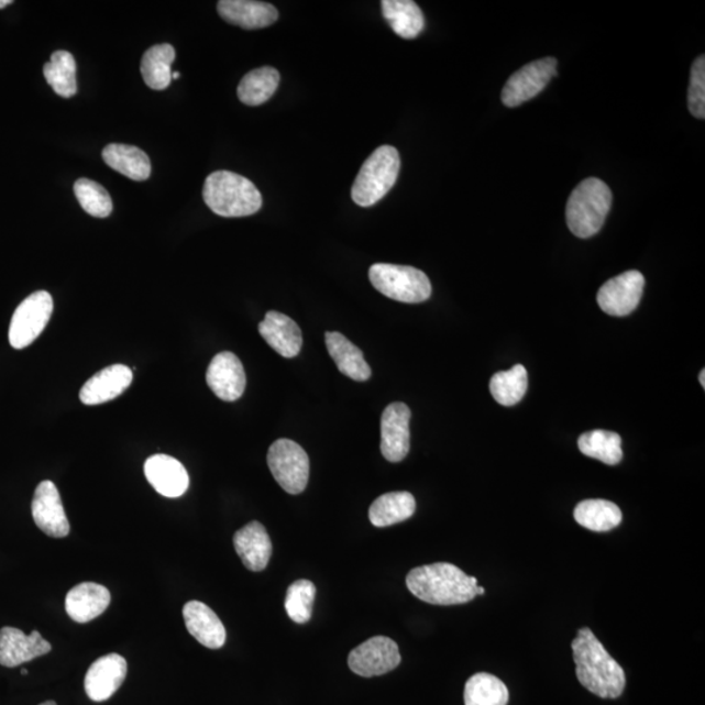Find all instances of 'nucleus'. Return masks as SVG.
Here are the masks:
<instances>
[{
	"instance_id": "obj_1",
	"label": "nucleus",
	"mask_w": 705,
	"mask_h": 705,
	"mask_svg": "<svg viewBox=\"0 0 705 705\" xmlns=\"http://www.w3.org/2000/svg\"><path fill=\"white\" fill-rule=\"evenodd\" d=\"M571 648L574 652L577 680L590 693L602 700H617L624 694L625 670L606 651L591 628H581Z\"/></svg>"
},
{
	"instance_id": "obj_2",
	"label": "nucleus",
	"mask_w": 705,
	"mask_h": 705,
	"mask_svg": "<svg viewBox=\"0 0 705 705\" xmlns=\"http://www.w3.org/2000/svg\"><path fill=\"white\" fill-rule=\"evenodd\" d=\"M407 586L411 595L423 603L451 606L472 602L478 585L455 564L438 562L411 570Z\"/></svg>"
},
{
	"instance_id": "obj_3",
	"label": "nucleus",
	"mask_w": 705,
	"mask_h": 705,
	"mask_svg": "<svg viewBox=\"0 0 705 705\" xmlns=\"http://www.w3.org/2000/svg\"><path fill=\"white\" fill-rule=\"evenodd\" d=\"M202 199L221 218H246L260 211L263 199L253 181L240 174L214 172L205 181Z\"/></svg>"
},
{
	"instance_id": "obj_4",
	"label": "nucleus",
	"mask_w": 705,
	"mask_h": 705,
	"mask_svg": "<svg viewBox=\"0 0 705 705\" xmlns=\"http://www.w3.org/2000/svg\"><path fill=\"white\" fill-rule=\"evenodd\" d=\"M613 202V194L604 180L588 178L574 191L565 208V219L571 233L579 239H591L604 227Z\"/></svg>"
},
{
	"instance_id": "obj_5",
	"label": "nucleus",
	"mask_w": 705,
	"mask_h": 705,
	"mask_svg": "<svg viewBox=\"0 0 705 705\" xmlns=\"http://www.w3.org/2000/svg\"><path fill=\"white\" fill-rule=\"evenodd\" d=\"M400 155L395 146L382 145L363 163L352 187V199L360 207H372L396 184Z\"/></svg>"
},
{
	"instance_id": "obj_6",
	"label": "nucleus",
	"mask_w": 705,
	"mask_h": 705,
	"mask_svg": "<svg viewBox=\"0 0 705 705\" xmlns=\"http://www.w3.org/2000/svg\"><path fill=\"white\" fill-rule=\"evenodd\" d=\"M368 278L376 290L395 301L421 304L431 296L429 277L409 265L374 264L368 271Z\"/></svg>"
},
{
	"instance_id": "obj_7",
	"label": "nucleus",
	"mask_w": 705,
	"mask_h": 705,
	"mask_svg": "<svg viewBox=\"0 0 705 705\" xmlns=\"http://www.w3.org/2000/svg\"><path fill=\"white\" fill-rule=\"evenodd\" d=\"M267 463L277 484L286 493L301 494L309 484L310 460L301 445L290 439H278L269 447Z\"/></svg>"
},
{
	"instance_id": "obj_8",
	"label": "nucleus",
	"mask_w": 705,
	"mask_h": 705,
	"mask_svg": "<svg viewBox=\"0 0 705 705\" xmlns=\"http://www.w3.org/2000/svg\"><path fill=\"white\" fill-rule=\"evenodd\" d=\"M54 309L53 297L46 290L33 293L13 313L9 339L12 348L24 349L44 332Z\"/></svg>"
},
{
	"instance_id": "obj_9",
	"label": "nucleus",
	"mask_w": 705,
	"mask_h": 705,
	"mask_svg": "<svg viewBox=\"0 0 705 705\" xmlns=\"http://www.w3.org/2000/svg\"><path fill=\"white\" fill-rule=\"evenodd\" d=\"M554 76H557L555 58L549 57L529 63L508 79L502 90V102L507 108H518L521 103L539 96Z\"/></svg>"
},
{
	"instance_id": "obj_10",
	"label": "nucleus",
	"mask_w": 705,
	"mask_h": 705,
	"mask_svg": "<svg viewBox=\"0 0 705 705\" xmlns=\"http://www.w3.org/2000/svg\"><path fill=\"white\" fill-rule=\"evenodd\" d=\"M399 646L387 637H374L349 653L348 665L363 679L384 675L400 665Z\"/></svg>"
},
{
	"instance_id": "obj_11",
	"label": "nucleus",
	"mask_w": 705,
	"mask_h": 705,
	"mask_svg": "<svg viewBox=\"0 0 705 705\" xmlns=\"http://www.w3.org/2000/svg\"><path fill=\"white\" fill-rule=\"evenodd\" d=\"M645 286L646 278L639 271H627L602 286L597 295L598 306L607 316H630L643 297Z\"/></svg>"
},
{
	"instance_id": "obj_12",
	"label": "nucleus",
	"mask_w": 705,
	"mask_h": 705,
	"mask_svg": "<svg viewBox=\"0 0 705 705\" xmlns=\"http://www.w3.org/2000/svg\"><path fill=\"white\" fill-rule=\"evenodd\" d=\"M410 409L404 403L389 404L382 415L381 450L389 463H400L410 450Z\"/></svg>"
},
{
	"instance_id": "obj_13",
	"label": "nucleus",
	"mask_w": 705,
	"mask_h": 705,
	"mask_svg": "<svg viewBox=\"0 0 705 705\" xmlns=\"http://www.w3.org/2000/svg\"><path fill=\"white\" fill-rule=\"evenodd\" d=\"M32 515L36 526L48 537L63 539L69 535V522L60 494L52 481H42L34 492Z\"/></svg>"
},
{
	"instance_id": "obj_14",
	"label": "nucleus",
	"mask_w": 705,
	"mask_h": 705,
	"mask_svg": "<svg viewBox=\"0 0 705 705\" xmlns=\"http://www.w3.org/2000/svg\"><path fill=\"white\" fill-rule=\"evenodd\" d=\"M206 378L212 393L223 401L239 400L246 389V373L240 359L232 352L214 355Z\"/></svg>"
},
{
	"instance_id": "obj_15",
	"label": "nucleus",
	"mask_w": 705,
	"mask_h": 705,
	"mask_svg": "<svg viewBox=\"0 0 705 705\" xmlns=\"http://www.w3.org/2000/svg\"><path fill=\"white\" fill-rule=\"evenodd\" d=\"M128 675V661L121 654L110 653L95 661L88 669L84 687L90 701L110 700Z\"/></svg>"
},
{
	"instance_id": "obj_16",
	"label": "nucleus",
	"mask_w": 705,
	"mask_h": 705,
	"mask_svg": "<svg viewBox=\"0 0 705 705\" xmlns=\"http://www.w3.org/2000/svg\"><path fill=\"white\" fill-rule=\"evenodd\" d=\"M52 651V645L38 631L26 635L15 627L0 630V665L16 668Z\"/></svg>"
},
{
	"instance_id": "obj_17",
	"label": "nucleus",
	"mask_w": 705,
	"mask_h": 705,
	"mask_svg": "<svg viewBox=\"0 0 705 705\" xmlns=\"http://www.w3.org/2000/svg\"><path fill=\"white\" fill-rule=\"evenodd\" d=\"M144 473L152 487L166 498L181 497L190 485L186 467L172 456H151L145 462Z\"/></svg>"
},
{
	"instance_id": "obj_18",
	"label": "nucleus",
	"mask_w": 705,
	"mask_h": 705,
	"mask_svg": "<svg viewBox=\"0 0 705 705\" xmlns=\"http://www.w3.org/2000/svg\"><path fill=\"white\" fill-rule=\"evenodd\" d=\"M134 374L124 365H113L96 373L80 390L84 405H100L120 397L131 386Z\"/></svg>"
},
{
	"instance_id": "obj_19",
	"label": "nucleus",
	"mask_w": 705,
	"mask_h": 705,
	"mask_svg": "<svg viewBox=\"0 0 705 705\" xmlns=\"http://www.w3.org/2000/svg\"><path fill=\"white\" fill-rule=\"evenodd\" d=\"M261 337L274 351L285 359H293L301 352V328L282 312L268 311L260 324Z\"/></svg>"
},
{
	"instance_id": "obj_20",
	"label": "nucleus",
	"mask_w": 705,
	"mask_h": 705,
	"mask_svg": "<svg viewBox=\"0 0 705 705\" xmlns=\"http://www.w3.org/2000/svg\"><path fill=\"white\" fill-rule=\"evenodd\" d=\"M233 543L244 568L253 572L267 568L272 557V542L267 529L260 521L250 522L235 532Z\"/></svg>"
},
{
	"instance_id": "obj_21",
	"label": "nucleus",
	"mask_w": 705,
	"mask_h": 705,
	"mask_svg": "<svg viewBox=\"0 0 705 705\" xmlns=\"http://www.w3.org/2000/svg\"><path fill=\"white\" fill-rule=\"evenodd\" d=\"M111 595L107 586L81 583L74 586L66 596L68 617L78 624H88L108 609Z\"/></svg>"
},
{
	"instance_id": "obj_22",
	"label": "nucleus",
	"mask_w": 705,
	"mask_h": 705,
	"mask_svg": "<svg viewBox=\"0 0 705 705\" xmlns=\"http://www.w3.org/2000/svg\"><path fill=\"white\" fill-rule=\"evenodd\" d=\"M184 618L188 632L201 646L209 649H220L225 645L227 630L211 607L200 602L187 603L184 607Z\"/></svg>"
},
{
	"instance_id": "obj_23",
	"label": "nucleus",
	"mask_w": 705,
	"mask_h": 705,
	"mask_svg": "<svg viewBox=\"0 0 705 705\" xmlns=\"http://www.w3.org/2000/svg\"><path fill=\"white\" fill-rule=\"evenodd\" d=\"M220 16L229 24L243 30H262L276 23L278 12L274 5L255 0H221L218 4Z\"/></svg>"
},
{
	"instance_id": "obj_24",
	"label": "nucleus",
	"mask_w": 705,
	"mask_h": 705,
	"mask_svg": "<svg viewBox=\"0 0 705 705\" xmlns=\"http://www.w3.org/2000/svg\"><path fill=\"white\" fill-rule=\"evenodd\" d=\"M326 345L340 373L355 382H366L372 376V368L367 365L361 349L349 341L339 332L326 333Z\"/></svg>"
},
{
	"instance_id": "obj_25",
	"label": "nucleus",
	"mask_w": 705,
	"mask_h": 705,
	"mask_svg": "<svg viewBox=\"0 0 705 705\" xmlns=\"http://www.w3.org/2000/svg\"><path fill=\"white\" fill-rule=\"evenodd\" d=\"M416 508V499L410 493H387L374 500L368 509V518L374 527L386 528L410 519Z\"/></svg>"
},
{
	"instance_id": "obj_26",
	"label": "nucleus",
	"mask_w": 705,
	"mask_h": 705,
	"mask_svg": "<svg viewBox=\"0 0 705 705\" xmlns=\"http://www.w3.org/2000/svg\"><path fill=\"white\" fill-rule=\"evenodd\" d=\"M103 162L118 173L132 180H146L151 176V159L137 146L129 144H109L102 151Z\"/></svg>"
},
{
	"instance_id": "obj_27",
	"label": "nucleus",
	"mask_w": 705,
	"mask_h": 705,
	"mask_svg": "<svg viewBox=\"0 0 705 705\" xmlns=\"http://www.w3.org/2000/svg\"><path fill=\"white\" fill-rule=\"evenodd\" d=\"M382 11L389 26L401 38H416L423 31V13L411 0H383Z\"/></svg>"
},
{
	"instance_id": "obj_28",
	"label": "nucleus",
	"mask_w": 705,
	"mask_h": 705,
	"mask_svg": "<svg viewBox=\"0 0 705 705\" xmlns=\"http://www.w3.org/2000/svg\"><path fill=\"white\" fill-rule=\"evenodd\" d=\"M574 518L579 526L592 532H610L623 522L620 508L605 499H586L574 509Z\"/></svg>"
},
{
	"instance_id": "obj_29",
	"label": "nucleus",
	"mask_w": 705,
	"mask_h": 705,
	"mask_svg": "<svg viewBox=\"0 0 705 705\" xmlns=\"http://www.w3.org/2000/svg\"><path fill=\"white\" fill-rule=\"evenodd\" d=\"M176 60V51L169 44L155 45L145 52L141 71L151 89L164 90L172 82V65Z\"/></svg>"
},
{
	"instance_id": "obj_30",
	"label": "nucleus",
	"mask_w": 705,
	"mask_h": 705,
	"mask_svg": "<svg viewBox=\"0 0 705 705\" xmlns=\"http://www.w3.org/2000/svg\"><path fill=\"white\" fill-rule=\"evenodd\" d=\"M278 84H280V73L276 68H256L244 76L236 93L247 107H260L275 95Z\"/></svg>"
},
{
	"instance_id": "obj_31",
	"label": "nucleus",
	"mask_w": 705,
	"mask_h": 705,
	"mask_svg": "<svg viewBox=\"0 0 705 705\" xmlns=\"http://www.w3.org/2000/svg\"><path fill=\"white\" fill-rule=\"evenodd\" d=\"M583 455L599 460L606 465H617L623 462V439L617 432L595 430L585 432L577 441Z\"/></svg>"
},
{
	"instance_id": "obj_32",
	"label": "nucleus",
	"mask_w": 705,
	"mask_h": 705,
	"mask_svg": "<svg viewBox=\"0 0 705 705\" xmlns=\"http://www.w3.org/2000/svg\"><path fill=\"white\" fill-rule=\"evenodd\" d=\"M44 75L48 86L63 99H71L78 93L76 62L71 53L65 51L55 52L51 62L44 66Z\"/></svg>"
},
{
	"instance_id": "obj_33",
	"label": "nucleus",
	"mask_w": 705,
	"mask_h": 705,
	"mask_svg": "<svg viewBox=\"0 0 705 705\" xmlns=\"http://www.w3.org/2000/svg\"><path fill=\"white\" fill-rule=\"evenodd\" d=\"M508 689L498 676L477 673L467 680L464 690L465 705H507Z\"/></svg>"
},
{
	"instance_id": "obj_34",
	"label": "nucleus",
	"mask_w": 705,
	"mask_h": 705,
	"mask_svg": "<svg viewBox=\"0 0 705 705\" xmlns=\"http://www.w3.org/2000/svg\"><path fill=\"white\" fill-rule=\"evenodd\" d=\"M528 389V373L522 365H516L508 372L495 374L491 381V393L495 401L505 407L520 403Z\"/></svg>"
},
{
	"instance_id": "obj_35",
	"label": "nucleus",
	"mask_w": 705,
	"mask_h": 705,
	"mask_svg": "<svg viewBox=\"0 0 705 705\" xmlns=\"http://www.w3.org/2000/svg\"><path fill=\"white\" fill-rule=\"evenodd\" d=\"M317 586L310 581H297L290 584L285 597V610L293 623L305 625L312 616L313 599H316Z\"/></svg>"
},
{
	"instance_id": "obj_36",
	"label": "nucleus",
	"mask_w": 705,
	"mask_h": 705,
	"mask_svg": "<svg viewBox=\"0 0 705 705\" xmlns=\"http://www.w3.org/2000/svg\"><path fill=\"white\" fill-rule=\"evenodd\" d=\"M74 191L84 211L93 218L104 219L113 212V200L100 184L81 178L76 180Z\"/></svg>"
},
{
	"instance_id": "obj_37",
	"label": "nucleus",
	"mask_w": 705,
	"mask_h": 705,
	"mask_svg": "<svg viewBox=\"0 0 705 705\" xmlns=\"http://www.w3.org/2000/svg\"><path fill=\"white\" fill-rule=\"evenodd\" d=\"M689 110L697 120L705 118V57L696 58L691 68Z\"/></svg>"
},
{
	"instance_id": "obj_38",
	"label": "nucleus",
	"mask_w": 705,
	"mask_h": 705,
	"mask_svg": "<svg viewBox=\"0 0 705 705\" xmlns=\"http://www.w3.org/2000/svg\"><path fill=\"white\" fill-rule=\"evenodd\" d=\"M10 4H12V0H0V10L5 9V7Z\"/></svg>"
},
{
	"instance_id": "obj_39",
	"label": "nucleus",
	"mask_w": 705,
	"mask_h": 705,
	"mask_svg": "<svg viewBox=\"0 0 705 705\" xmlns=\"http://www.w3.org/2000/svg\"><path fill=\"white\" fill-rule=\"evenodd\" d=\"M700 382L702 384V387L705 388V370H702V373L700 375Z\"/></svg>"
},
{
	"instance_id": "obj_40",
	"label": "nucleus",
	"mask_w": 705,
	"mask_h": 705,
	"mask_svg": "<svg viewBox=\"0 0 705 705\" xmlns=\"http://www.w3.org/2000/svg\"><path fill=\"white\" fill-rule=\"evenodd\" d=\"M485 595V588L483 586H477V596H483Z\"/></svg>"
},
{
	"instance_id": "obj_41",
	"label": "nucleus",
	"mask_w": 705,
	"mask_h": 705,
	"mask_svg": "<svg viewBox=\"0 0 705 705\" xmlns=\"http://www.w3.org/2000/svg\"><path fill=\"white\" fill-rule=\"evenodd\" d=\"M180 74L178 71L172 74V79L177 80L179 79Z\"/></svg>"
},
{
	"instance_id": "obj_42",
	"label": "nucleus",
	"mask_w": 705,
	"mask_h": 705,
	"mask_svg": "<svg viewBox=\"0 0 705 705\" xmlns=\"http://www.w3.org/2000/svg\"><path fill=\"white\" fill-rule=\"evenodd\" d=\"M40 705H58V704L53 702V701H48V702L42 703Z\"/></svg>"
},
{
	"instance_id": "obj_43",
	"label": "nucleus",
	"mask_w": 705,
	"mask_h": 705,
	"mask_svg": "<svg viewBox=\"0 0 705 705\" xmlns=\"http://www.w3.org/2000/svg\"><path fill=\"white\" fill-rule=\"evenodd\" d=\"M27 673H30V672H27L26 669H21V674L26 675Z\"/></svg>"
}]
</instances>
